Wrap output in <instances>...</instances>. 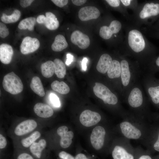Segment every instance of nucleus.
Instances as JSON below:
<instances>
[{
  "mask_svg": "<svg viewBox=\"0 0 159 159\" xmlns=\"http://www.w3.org/2000/svg\"><path fill=\"white\" fill-rule=\"evenodd\" d=\"M37 126V122L33 120H26L18 124L14 130L15 134L21 136L33 130Z\"/></svg>",
  "mask_w": 159,
  "mask_h": 159,
  "instance_id": "17",
  "label": "nucleus"
},
{
  "mask_svg": "<svg viewBox=\"0 0 159 159\" xmlns=\"http://www.w3.org/2000/svg\"><path fill=\"white\" fill-rule=\"evenodd\" d=\"M123 5L127 9L132 10L134 12L138 7L139 3L136 0H120Z\"/></svg>",
  "mask_w": 159,
  "mask_h": 159,
  "instance_id": "33",
  "label": "nucleus"
},
{
  "mask_svg": "<svg viewBox=\"0 0 159 159\" xmlns=\"http://www.w3.org/2000/svg\"><path fill=\"white\" fill-rule=\"evenodd\" d=\"M30 86L33 92L39 96L42 97L44 96L45 93L43 85L38 77L34 76L32 78Z\"/></svg>",
  "mask_w": 159,
  "mask_h": 159,
  "instance_id": "25",
  "label": "nucleus"
},
{
  "mask_svg": "<svg viewBox=\"0 0 159 159\" xmlns=\"http://www.w3.org/2000/svg\"><path fill=\"white\" fill-rule=\"evenodd\" d=\"M152 27L153 28L155 29H159V20L157 24Z\"/></svg>",
  "mask_w": 159,
  "mask_h": 159,
  "instance_id": "48",
  "label": "nucleus"
},
{
  "mask_svg": "<svg viewBox=\"0 0 159 159\" xmlns=\"http://www.w3.org/2000/svg\"><path fill=\"white\" fill-rule=\"evenodd\" d=\"M70 40L73 44L77 45L81 49L87 48L90 44V40L88 36L78 30L73 32L71 35Z\"/></svg>",
  "mask_w": 159,
  "mask_h": 159,
  "instance_id": "13",
  "label": "nucleus"
},
{
  "mask_svg": "<svg viewBox=\"0 0 159 159\" xmlns=\"http://www.w3.org/2000/svg\"><path fill=\"white\" fill-rule=\"evenodd\" d=\"M153 147L155 150L159 152V133L158 139L154 144Z\"/></svg>",
  "mask_w": 159,
  "mask_h": 159,
  "instance_id": "45",
  "label": "nucleus"
},
{
  "mask_svg": "<svg viewBox=\"0 0 159 159\" xmlns=\"http://www.w3.org/2000/svg\"><path fill=\"white\" fill-rule=\"evenodd\" d=\"M40 42L36 38L26 37L23 39L20 46L21 52L26 54L33 53L39 47Z\"/></svg>",
  "mask_w": 159,
  "mask_h": 159,
  "instance_id": "12",
  "label": "nucleus"
},
{
  "mask_svg": "<svg viewBox=\"0 0 159 159\" xmlns=\"http://www.w3.org/2000/svg\"><path fill=\"white\" fill-rule=\"evenodd\" d=\"M16 159H34L33 157L26 153H22L18 155Z\"/></svg>",
  "mask_w": 159,
  "mask_h": 159,
  "instance_id": "38",
  "label": "nucleus"
},
{
  "mask_svg": "<svg viewBox=\"0 0 159 159\" xmlns=\"http://www.w3.org/2000/svg\"><path fill=\"white\" fill-rule=\"evenodd\" d=\"M148 72L154 74L159 72V55L156 56L146 67Z\"/></svg>",
  "mask_w": 159,
  "mask_h": 159,
  "instance_id": "32",
  "label": "nucleus"
},
{
  "mask_svg": "<svg viewBox=\"0 0 159 159\" xmlns=\"http://www.w3.org/2000/svg\"><path fill=\"white\" fill-rule=\"evenodd\" d=\"M45 16L43 15L38 16L36 19L37 22L40 24H44L48 29L54 30L59 26V22L55 15L52 12H47Z\"/></svg>",
  "mask_w": 159,
  "mask_h": 159,
  "instance_id": "11",
  "label": "nucleus"
},
{
  "mask_svg": "<svg viewBox=\"0 0 159 159\" xmlns=\"http://www.w3.org/2000/svg\"><path fill=\"white\" fill-rule=\"evenodd\" d=\"M40 136L41 134L39 132L35 131L29 137L22 139L21 140V144L25 147H30Z\"/></svg>",
  "mask_w": 159,
  "mask_h": 159,
  "instance_id": "31",
  "label": "nucleus"
},
{
  "mask_svg": "<svg viewBox=\"0 0 159 159\" xmlns=\"http://www.w3.org/2000/svg\"><path fill=\"white\" fill-rule=\"evenodd\" d=\"M58 156L61 159H75L71 155L64 151L60 152Z\"/></svg>",
  "mask_w": 159,
  "mask_h": 159,
  "instance_id": "36",
  "label": "nucleus"
},
{
  "mask_svg": "<svg viewBox=\"0 0 159 159\" xmlns=\"http://www.w3.org/2000/svg\"><path fill=\"white\" fill-rule=\"evenodd\" d=\"M148 73L143 80V85L148 96L154 104L159 103V79Z\"/></svg>",
  "mask_w": 159,
  "mask_h": 159,
  "instance_id": "5",
  "label": "nucleus"
},
{
  "mask_svg": "<svg viewBox=\"0 0 159 159\" xmlns=\"http://www.w3.org/2000/svg\"><path fill=\"white\" fill-rule=\"evenodd\" d=\"M13 50L10 45L3 43L0 45V60L4 64L11 62L13 55Z\"/></svg>",
  "mask_w": 159,
  "mask_h": 159,
  "instance_id": "19",
  "label": "nucleus"
},
{
  "mask_svg": "<svg viewBox=\"0 0 159 159\" xmlns=\"http://www.w3.org/2000/svg\"><path fill=\"white\" fill-rule=\"evenodd\" d=\"M55 66L54 73L58 78H62L66 73V68L64 62L60 59L56 58L53 62Z\"/></svg>",
  "mask_w": 159,
  "mask_h": 159,
  "instance_id": "28",
  "label": "nucleus"
},
{
  "mask_svg": "<svg viewBox=\"0 0 159 159\" xmlns=\"http://www.w3.org/2000/svg\"><path fill=\"white\" fill-rule=\"evenodd\" d=\"M46 145V140L42 139L38 143H34L30 147L29 149L32 154L37 159H41L42 156V151Z\"/></svg>",
  "mask_w": 159,
  "mask_h": 159,
  "instance_id": "22",
  "label": "nucleus"
},
{
  "mask_svg": "<svg viewBox=\"0 0 159 159\" xmlns=\"http://www.w3.org/2000/svg\"></svg>",
  "mask_w": 159,
  "mask_h": 159,
  "instance_id": "49",
  "label": "nucleus"
},
{
  "mask_svg": "<svg viewBox=\"0 0 159 159\" xmlns=\"http://www.w3.org/2000/svg\"><path fill=\"white\" fill-rule=\"evenodd\" d=\"M72 3L74 5L80 6L82 5L85 3L86 1V0H72Z\"/></svg>",
  "mask_w": 159,
  "mask_h": 159,
  "instance_id": "41",
  "label": "nucleus"
},
{
  "mask_svg": "<svg viewBox=\"0 0 159 159\" xmlns=\"http://www.w3.org/2000/svg\"><path fill=\"white\" fill-rule=\"evenodd\" d=\"M118 53L121 67V96L125 98L131 87L137 81L140 66L136 61H132Z\"/></svg>",
  "mask_w": 159,
  "mask_h": 159,
  "instance_id": "3",
  "label": "nucleus"
},
{
  "mask_svg": "<svg viewBox=\"0 0 159 159\" xmlns=\"http://www.w3.org/2000/svg\"><path fill=\"white\" fill-rule=\"evenodd\" d=\"M36 19L34 17H29L25 18L21 21L18 25L20 29H28L30 31H33L36 23Z\"/></svg>",
  "mask_w": 159,
  "mask_h": 159,
  "instance_id": "29",
  "label": "nucleus"
},
{
  "mask_svg": "<svg viewBox=\"0 0 159 159\" xmlns=\"http://www.w3.org/2000/svg\"><path fill=\"white\" fill-rule=\"evenodd\" d=\"M49 99L51 103L54 107H59L60 106V102L59 98L55 94L53 93L50 94Z\"/></svg>",
  "mask_w": 159,
  "mask_h": 159,
  "instance_id": "34",
  "label": "nucleus"
},
{
  "mask_svg": "<svg viewBox=\"0 0 159 159\" xmlns=\"http://www.w3.org/2000/svg\"><path fill=\"white\" fill-rule=\"evenodd\" d=\"M51 86L53 90L62 94H66L70 91L69 86L63 81L59 82L55 80L52 82Z\"/></svg>",
  "mask_w": 159,
  "mask_h": 159,
  "instance_id": "27",
  "label": "nucleus"
},
{
  "mask_svg": "<svg viewBox=\"0 0 159 159\" xmlns=\"http://www.w3.org/2000/svg\"><path fill=\"white\" fill-rule=\"evenodd\" d=\"M34 110L39 117L44 118L52 116L54 113L52 108L48 105L42 103H38L34 105Z\"/></svg>",
  "mask_w": 159,
  "mask_h": 159,
  "instance_id": "21",
  "label": "nucleus"
},
{
  "mask_svg": "<svg viewBox=\"0 0 159 159\" xmlns=\"http://www.w3.org/2000/svg\"><path fill=\"white\" fill-rule=\"evenodd\" d=\"M113 59L107 53L103 54L100 56L96 66L97 71L102 74L107 73Z\"/></svg>",
  "mask_w": 159,
  "mask_h": 159,
  "instance_id": "18",
  "label": "nucleus"
},
{
  "mask_svg": "<svg viewBox=\"0 0 159 159\" xmlns=\"http://www.w3.org/2000/svg\"><path fill=\"white\" fill-rule=\"evenodd\" d=\"M7 144L6 138L3 135L0 134V148L1 149L5 148Z\"/></svg>",
  "mask_w": 159,
  "mask_h": 159,
  "instance_id": "40",
  "label": "nucleus"
},
{
  "mask_svg": "<svg viewBox=\"0 0 159 159\" xmlns=\"http://www.w3.org/2000/svg\"><path fill=\"white\" fill-rule=\"evenodd\" d=\"M124 22L117 19H112L109 24L102 26L99 34L101 37L105 40H110L114 38L117 44L120 47L124 40Z\"/></svg>",
  "mask_w": 159,
  "mask_h": 159,
  "instance_id": "4",
  "label": "nucleus"
},
{
  "mask_svg": "<svg viewBox=\"0 0 159 159\" xmlns=\"http://www.w3.org/2000/svg\"><path fill=\"white\" fill-rule=\"evenodd\" d=\"M2 85L6 91L14 95L21 93L23 89L21 80L13 72L9 73L4 76Z\"/></svg>",
  "mask_w": 159,
  "mask_h": 159,
  "instance_id": "7",
  "label": "nucleus"
},
{
  "mask_svg": "<svg viewBox=\"0 0 159 159\" xmlns=\"http://www.w3.org/2000/svg\"><path fill=\"white\" fill-rule=\"evenodd\" d=\"M67 58L65 63L67 65H69L72 62L73 57L71 54L68 53L67 55Z\"/></svg>",
  "mask_w": 159,
  "mask_h": 159,
  "instance_id": "42",
  "label": "nucleus"
},
{
  "mask_svg": "<svg viewBox=\"0 0 159 159\" xmlns=\"http://www.w3.org/2000/svg\"><path fill=\"white\" fill-rule=\"evenodd\" d=\"M120 126L122 133L127 138L137 139L141 135L140 130L129 122H122L120 124Z\"/></svg>",
  "mask_w": 159,
  "mask_h": 159,
  "instance_id": "15",
  "label": "nucleus"
},
{
  "mask_svg": "<svg viewBox=\"0 0 159 159\" xmlns=\"http://www.w3.org/2000/svg\"><path fill=\"white\" fill-rule=\"evenodd\" d=\"M9 34L8 29L6 26L2 23H0V37L4 38L7 37Z\"/></svg>",
  "mask_w": 159,
  "mask_h": 159,
  "instance_id": "35",
  "label": "nucleus"
},
{
  "mask_svg": "<svg viewBox=\"0 0 159 159\" xmlns=\"http://www.w3.org/2000/svg\"><path fill=\"white\" fill-rule=\"evenodd\" d=\"M34 1L33 0H21L20 4L21 7L25 8L30 6Z\"/></svg>",
  "mask_w": 159,
  "mask_h": 159,
  "instance_id": "39",
  "label": "nucleus"
},
{
  "mask_svg": "<svg viewBox=\"0 0 159 159\" xmlns=\"http://www.w3.org/2000/svg\"><path fill=\"white\" fill-rule=\"evenodd\" d=\"M105 134V130L102 126H97L93 129L90 139L92 145L96 150H99L103 147Z\"/></svg>",
  "mask_w": 159,
  "mask_h": 159,
  "instance_id": "9",
  "label": "nucleus"
},
{
  "mask_svg": "<svg viewBox=\"0 0 159 159\" xmlns=\"http://www.w3.org/2000/svg\"><path fill=\"white\" fill-rule=\"evenodd\" d=\"M21 15L20 11L18 9H15L12 14L10 15H7L5 13H3L1 19L2 22L6 23H14L19 20Z\"/></svg>",
  "mask_w": 159,
  "mask_h": 159,
  "instance_id": "30",
  "label": "nucleus"
},
{
  "mask_svg": "<svg viewBox=\"0 0 159 159\" xmlns=\"http://www.w3.org/2000/svg\"><path fill=\"white\" fill-rule=\"evenodd\" d=\"M57 132L61 137L60 140V146L65 148L69 147L72 142V139L74 137L73 132L71 131H68V128L65 126L59 127Z\"/></svg>",
  "mask_w": 159,
  "mask_h": 159,
  "instance_id": "16",
  "label": "nucleus"
},
{
  "mask_svg": "<svg viewBox=\"0 0 159 159\" xmlns=\"http://www.w3.org/2000/svg\"><path fill=\"white\" fill-rule=\"evenodd\" d=\"M68 44L64 37L59 34L55 37L54 42L51 46L52 50L55 52H60L66 49Z\"/></svg>",
  "mask_w": 159,
  "mask_h": 159,
  "instance_id": "23",
  "label": "nucleus"
},
{
  "mask_svg": "<svg viewBox=\"0 0 159 159\" xmlns=\"http://www.w3.org/2000/svg\"><path fill=\"white\" fill-rule=\"evenodd\" d=\"M105 1L110 7L120 12L128 22L131 21V15L129 14L127 9L123 5L120 0H106Z\"/></svg>",
  "mask_w": 159,
  "mask_h": 159,
  "instance_id": "20",
  "label": "nucleus"
},
{
  "mask_svg": "<svg viewBox=\"0 0 159 159\" xmlns=\"http://www.w3.org/2000/svg\"><path fill=\"white\" fill-rule=\"evenodd\" d=\"M113 159H134V156L128 153L123 147L119 146H115L112 153Z\"/></svg>",
  "mask_w": 159,
  "mask_h": 159,
  "instance_id": "24",
  "label": "nucleus"
},
{
  "mask_svg": "<svg viewBox=\"0 0 159 159\" xmlns=\"http://www.w3.org/2000/svg\"><path fill=\"white\" fill-rule=\"evenodd\" d=\"M78 15L80 20L85 21L97 19L100 15V12L95 6H88L81 8L78 12Z\"/></svg>",
  "mask_w": 159,
  "mask_h": 159,
  "instance_id": "14",
  "label": "nucleus"
},
{
  "mask_svg": "<svg viewBox=\"0 0 159 159\" xmlns=\"http://www.w3.org/2000/svg\"><path fill=\"white\" fill-rule=\"evenodd\" d=\"M159 17V1H145L139 4L129 22L140 28L143 25L150 27Z\"/></svg>",
  "mask_w": 159,
  "mask_h": 159,
  "instance_id": "2",
  "label": "nucleus"
},
{
  "mask_svg": "<svg viewBox=\"0 0 159 159\" xmlns=\"http://www.w3.org/2000/svg\"><path fill=\"white\" fill-rule=\"evenodd\" d=\"M51 1L59 7H62L66 5L68 2V1L67 0H52Z\"/></svg>",
  "mask_w": 159,
  "mask_h": 159,
  "instance_id": "37",
  "label": "nucleus"
},
{
  "mask_svg": "<svg viewBox=\"0 0 159 159\" xmlns=\"http://www.w3.org/2000/svg\"><path fill=\"white\" fill-rule=\"evenodd\" d=\"M75 159H88L86 156L82 153H79L77 154L74 158Z\"/></svg>",
  "mask_w": 159,
  "mask_h": 159,
  "instance_id": "44",
  "label": "nucleus"
},
{
  "mask_svg": "<svg viewBox=\"0 0 159 159\" xmlns=\"http://www.w3.org/2000/svg\"><path fill=\"white\" fill-rule=\"evenodd\" d=\"M124 40L120 47L119 53L131 57L140 66L146 68L156 57V50L147 39L140 28L130 22L124 23Z\"/></svg>",
  "mask_w": 159,
  "mask_h": 159,
  "instance_id": "1",
  "label": "nucleus"
},
{
  "mask_svg": "<svg viewBox=\"0 0 159 159\" xmlns=\"http://www.w3.org/2000/svg\"><path fill=\"white\" fill-rule=\"evenodd\" d=\"M138 159H152L148 155H144L141 156Z\"/></svg>",
  "mask_w": 159,
  "mask_h": 159,
  "instance_id": "47",
  "label": "nucleus"
},
{
  "mask_svg": "<svg viewBox=\"0 0 159 159\" xmlns=\"http://www.w3.org/2000/svg\"><path fill=\"white\" fill-rule=\"evenodd\" d=\"M101 119L100 115L97 112L87 110L83 111L80 117V121L84 126L89 127L97 124Z\"/></svg>",
  "mask_w": 159,
  "mask_h": 159,
  "instance_id": "10",
  "label": "nucleus"
},
{
  "mask_svg": "<svg viewBox=\"0 0 159 159\" xmlns=\"http://www.w3.org/2000/svg\"><path fill=\"white\" fill-rule=\"evenodd\" d=\"M41 68L42 75L46 78L52 77L54 72V64L52 61H48L42 63L41 65Z\"/></svg>",
  "mask_w": 159,
  "mask_h": 159,
  "instance_id": "26",
  "label": "nucleus"
},
{
  "mask_svg": "<svg viewBox=\"0 0 159 159\" xmlns=\"http://www.w3.org/2000/svg\"><path fill=\"white\" fill-rule=\"evenodd\" d=\"M88 59L86 57H84L82 60V67L83 70L85 71L87 69V63Z\"/></svg>",
  "mask_w": 159,
  "mask_h": 159,
  "instance_id": "43",
  "label": "nucleus"
},
{
  "mask_svg": "<svg viewBox=\"0 0 159 159\" xmlns=\"http://www.w3.org/2000/svg\"><path fill=\"white\" fill-rule=\"evenodd\" d=\"M107 73V76L110 79L115 80L119 92L122 95L121 67L119 53L116 58L113 59Z\"/></svg>",
  "mask_w": 159,
  "mask_h": 159,
  "instance_id": "8",
  "label": "nucleus"
},
{
  "mask_svg": "<svg viewBox=\"0 0 159 159\" xmlns=\"http://www.w3.org/2000/svg\"><path fill=\"white\" fill-rule=\"evenodd\" d=\"M156 31L154 32L150 33L148 32V34L151 35L152 36L154 37L159 38V29H155Z\"/></svg>",
  "mask_w": 159,
  "mask_h": 159,
  "instance_id": "46",
  "label": "nucleus"
},
{
  "mask_svg": "<svg viewBox=\"0 0 159 159\" xmlns=\"http://www.w3.org/2000/svg\"><path fill=\"white\" fill-rule=\"evenodd\" d=\"M93 91L95 95L102 100L105 104L115 105L118 103L117 95L103 84L96 82Z\"/></svg>",
  "mask_w": 159,
  "mask_h": 159,
  "instance_id": "6",
  "label": "nucleus"
}]
</instances>
